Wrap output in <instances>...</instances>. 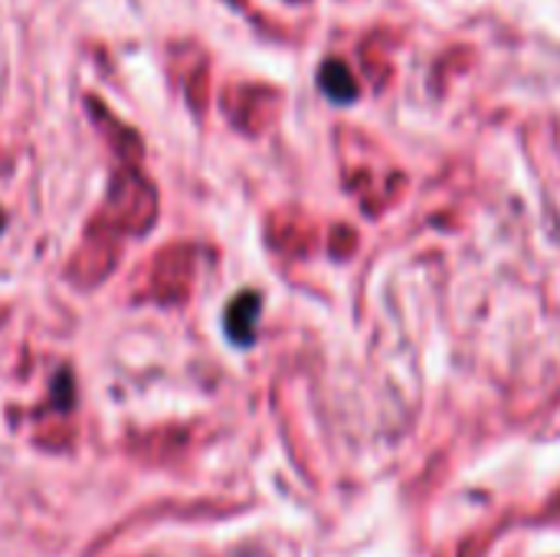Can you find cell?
Returning <instances> with one entry per match:
<instances>
[{
	"instance_id": "obj_1",
	"label": "cell",
	"mask_w": 560,
	"mask_h": 557,
	"mask_svg": "<svg viewBox=\"0 0 560 557\" xmlns=\"http://www.w3.org/2000/svg\"><path fill=\"white\" fill-rule=\"evenodd\" d=\"M256 315H259V295L256 292L236 295L226 309V335L246 348L256 335Z\"/></svg>"
},
{
	"instance_id": "obj_3",
	"label": "cell",
	"mask_w": 560,
	"mask_h": 557,
	"mask_svg": "<svg viewBox=\"0 0 560 557\" xmlns=\"http://www.w3.org/2000/svg\"><path fill=\"white\" fill-rule=\"evenodd\" d=\"M0 230H3V213H0Z\"/></svg>"
},
{
	"instance_id": "obj_2",
	"label": "cell",
	"mask_w": 560,
	"mask_h": 557,
	"mask_svg": "<svg viewBox=\"0 0 560 557\" xmlns=\"http://www.w3.org/2000/svg\"><path fill=\"white\" fill-rule=\"evenodd\" d=\"M318 85H322V92H325L331 102H338V105H348V102L358 98V79H354V72L348 69V62H341V59H325V62H322V69H318Z\"/></svg>"
}]
</instances>
